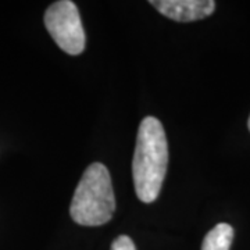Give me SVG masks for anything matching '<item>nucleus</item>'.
<instances>
[{
    "label": "nucleus",
    "mask_w": 250,
    "mask_h": 250,
    "mask_svg": "<svg viewBox=\"0 0 250 250\" xmlns=\"http://www.w3.org/2000/svg\"><path fill=\"white\" fill-rule=\"evenodd\" d=\"M168 164L166 132L156 117H146L138 129L132 177L135 192L143 203H152L160 195Z\"/></svg>",
    "instance_id": "f257e3e1"
},
{
    "label": "nucleus",
    "mask_w": 250,
    "mask_h": 250,
    "mask_svg": "<svg viewBox=\"0 0 250 250\" xmlns=\"http://www.w3.org/2000/svg\"><path fill=\"white\" fill-rule=\"evenodd\" d=\"M116 210V197L107 167L93 163L85 170L72 197L71 218L83 227L108 223Z\"/></svg>",
    "instance_id": "f03ea898"
},
{
    "label": "nucleus",
    "mask_w": 250,
    "mask_h": 250,
    "mask_svg": "<svg viewBox=\"0 0 250 250\" xmlns=\"http://www.w3.org/2000/svg\"><path fill=\"white\" fill-rule=\"evenodd\" d=\"M45 25L62 52L77 56L85 49V31L78 7L71 0L52 3L45 13Z\"/></svg>",
    "instance_id": "7ed1b4c3"
},
{
    "label": "nucleus",
    "mask_w": 250,
    "mask_h": 250,
    "mask_svg": "<svg viewBox=\"0 0 250 250\" xmlns=\"http://www.w3.org/2000/svg\"><path fill=\"white\" fill-rule=\"evenodd\" d=\"M150 4L163 16L178 22H190L213 14V0H152Z\"/></svg>",
    "instance_id": "20e7f679"
},
{
    "label": "nucleus",
    "mask_w": 250,
    "mask_h": 250,
    "mask_svg": "<svg viewBox=\"0 0 250 250\" xmlns=\"http://www.w3.org/2000/svg\"><path fill=\"white\" fill-rule=\"evenodd\" d=\"M232 239V227L229 224H217L205 236L202 250H229Z\"/></svg>",
    "instance_id": "39448f33"
},
{
    "label": "nucleus",
    "mask_w": 250,
    "mask_h": 250,
    "mask_svg": "<svg viewBox=\"0 0 250 250\" xmlns=\"http://www.w3.org/2000/svg\"><path fill=\"white\" fill-rule=\"evenodd\" d=\"M110 250H136V248H135V243L129 236L121 235V236H118L116 241L113 242Z\"/></svg>",
    "instance_id": "423d86ee"
},
{
    "label": "nucleus",
    "mask_w": 250,
    "mask_h": 250,
    "mask_svg": "<svg viewBox=\"0 0 250 250\" xmlns=\"http://www.w3.org/2000/svg\"><path fill=\"white\" fill-rule=\"evenodd\" d=\"M248 125H249V131H250V117H249V123H248Z\"/></svg>",
    "instance_id": "0eeeda50"
}]
</instances>
